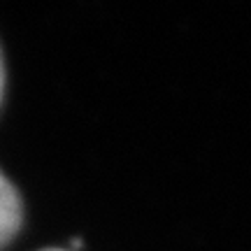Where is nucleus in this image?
<instances>
[{
	"instance_id": "1",
	"label": "nucleus",
	"mask_w": 251,
	"mask_h": 251,
	"mask_svg": "<svg viewBox=\"0 0 251 251\" xmlns=\"http://www.w3.org/2000/svg\"><path fill=\"white\" fill-rule=\"evenodd\" d=\"M24 221V207L17 188L0 172V249H5L14 235L19 233Z\"/></svg>"
},
{
	"instance_id": "2",
	"label": "nucleus",
	"mask_w": 251,
	"mask_h": 251,
	"mask_svg": "<svg viewBox=\"0 0 251 251\" xmlns=\"http://www.w3.org/2000/svg\"><path fill=\"white\" fill-rule=\"evenodd\" d=\"M2 89H5V68H2V56H0V100H2Z\"/></svg>"
},
{
	"instance_id": "3",
	"label": "nucleus",
	"mask_w": 251,
	"mask_h": 251,
	"mask_svg": "<svg viewBox=\"0 0 251 251\" xmlns=\"http://www.w3.org/2000/svg\"><path fill=\"white\" fill-rule=\"evenodd\" d=\"M47 251H65V249H47Z\"/></svg>"
}]
</instances>
